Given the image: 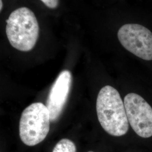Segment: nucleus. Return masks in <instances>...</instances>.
I'll return each instance as SVG.
<instances>
[{
  "mask_svg": "<svg viewBox=\"0 0 152 152\" xmlns=\"http://www.w3.org/2000/svg\"><path fill=\"white\" fill-rule=\"evenodd\" d=\"M98 118L104 130L113 136L125 135L129 130L125 104L118 91L110 86L103 87L96 100Z\"/></svg>",
  "mask_w": 152,
  "mask_h": 152,
  "instance_id": "1",
  "label": "nucleus"
},
{
  "mask_svg": "<svg viewBox=\"0 0 152 152\" xmlns=\"http://www.w3.org/2000/svg\"><path fill=\"white\" fill-rule=\"evenodd\" d=\"M6 33L11 46L19 51L32 50L37 41L39 25L32 10L20 7L12 11L6 20Z\"/></svg>",
  "mask_w": 152,
  "mask_h": 152,
  "instance_id": "2",
  "label": "nucleus"
},
{
  "mask_svg": "<svg viewBox=\"0 0 152 152\" xmlns=\"http://www.w3.org/2000/svg\"><path fill=\"white\" fill-rule=\"evenodd\" d=\"M50 114L47 106L34 103L24 109L19 122V136L26 145L33 147L44 141L49 134Z\"/></svg>",
  "mask_w": 152,
  "mask_h": 152,
  "instance_id": "3",
  "label": "nucleus"
},
{
  "mask_svg": "<svg viewBox=\"0 0 152 152\" xmlns=\"http://www.w3.org/2000/svg\"><path fill=\"white\" fill-rule=\"evenodd\" d=\"M120 43L125 49L145 60H152V33L137 24H126L118 32Z\"/></svg>",
  "mask_w": 152,
  "mask_h": 152,
  "instance_id": "4",
  "label": "nucleus"
},
{
  "mask_svg": "<svg viewBox=\"0 0 152 152\" xmlns=\"http://www.w3.org/2000/svg\"><path fill=\"white\" fill-rule=\"evenodd\" d=\"M124 104L129 123L136 134L143 138L152 136V108L135 93L128 94Z\"/></svg>",
  "mask_w": 152,
  "mask_h": 152,
  "instance_id": "5",
  "label": "nucleus"
},
{
  "mask_svg": "<svg viewBox=\"0 0 152 152\" xmlns=\"http://www.w3.org/2000/svg\"><path fill=\"white\" fill-rule=\"evenodd\" d=\"M72 80L71 72L64 70L60 72L51 88L46 103L51 122L58 120L70 92Z\"/></svg>",
  "mask_w": 152,
  "mask_h": 152,
  "instance_id": "6",
  "label": "nucleus"
},
{
  "mask_svg": "<svg viewBox=\"0 0 152 152\" xmlns=\"http://www.w3.org/2000/svg\"><path fill=\"white\" fill-rule=\"evenodd\" d=\"M52 152H77V148L73 141L65 138L56 143Z\"/></svg>",
  "mask_w": 152,
  "mask_h": 152,
  "instance_id": "7",
  "label": "nucleus"
},
{
  "mask_svg": "<svg viewBox=\"0 0 152 152\" xmlns=\"http://www.w3.org/2000/svg\"><path fill=\"white\" fill-rule=\"evenodd\" d=\"M45 5L50 9H56L59 3V0H41Z\"/></svg>",
  "mask_w": 152,
  "mask_h": 152,
  "instance_id": "8",
  "label": "nucleus"
},
{
  "mask_svg": "<svg viewBox=\"0 0 152 152\" xmlns=\"http://www.w3.org/2000/svg\"><path fill=\"white\" fill-rule=\"evenodd\" d=\"M0 6H1L0 10H1V11H2V7H3V3H2V0H0Z\"/></svg>",
  "mask_w": 152,
  "mask_h": 152,
  "instance_id": "9",
  "label": "nucleus"
},
{
  "mask_svg": "<svg viewBox=\"0 0 152 152\" xmlns=\"http://www.w3.org/2000/svg\"><path fill=\"white\" fill-rule=\"evenodd\" d=\"M93 152V151H88V152Z\"/></svg>",
  "mask_w": 152,
  "mask_h": 152,
  "instance_id": "10",
  "label": "nucleus"
}]
</instances>
